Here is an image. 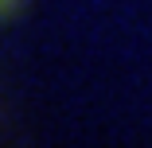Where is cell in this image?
I'll return each mask as SVG.
<instances>
[{
    "label": "cell",
    "mask_w": 152,
    "mask_h": 148,
    "mask_svg": "<svg viewBox=\"0 0 152 148\" xmlns=\"http://www.w3.org/2000/svg\"><path fill=\"white\" fill-rule=\"evenodd\" d=\"M23 8H27V0H0V27L12 23V20H20Z\"/></svg>",
    "instance_id": "cell-1"
}]
</instances>
